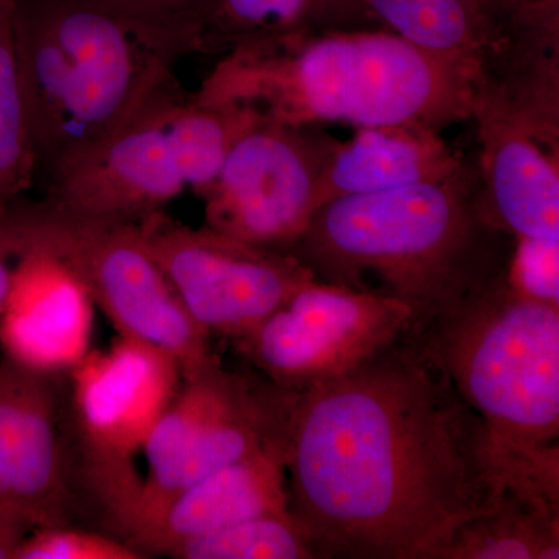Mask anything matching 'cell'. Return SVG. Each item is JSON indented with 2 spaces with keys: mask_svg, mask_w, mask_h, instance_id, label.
Wrapping results in <instances>:
<instances>
[{
  "mask_svg": "<svg viewBox=\"0 0 559 559\" xmlns=\"http://www.w3.org/2000/svg\"><path fill=\"white\" fill-rule=\"evenodd\" d=\"M336 143L316 127L261 120L235 143L202 194L205 226L252 245L288 249L320 209V178Z\"/></svg>",
  "mask_w": 559,
  "mask_h": 559,
  "instance_id": "30bf717a",
  "label": "cell"
},
{
  "mask_svg": "<svg viewBox=\"0 0 559 559\" xmlns=\"http://www.w3.org/2000/svg\"><path fill=\"white\" fill-rule=\"evenodd\" d=\"M68 380L75 473L123 539L143 485L135 457L182 385V370L164 349L117 336L106 352L92 349Z\"/></svg>",
  "mask_w": 559,
  "mask_h": 559,
  "instance_id": "52a82bcc",
  "label": "cell"
},
{
  "mask_svg": "<svg viewBox=\"0 0 559 559\" xmlns=\"http://www.w3.org/2000/svg\"><path fill=\"white\" fill-rule=\"evenodd\" d=\"M507 282L525 299L559 307V238L516 237Z\"/></svg>",
  "mask_w": 559,
  "mask_h": 559,
  "instance_id": "d4e9b609",
  "label": "cell"
},
{
  "mask_svg": "<svg viewBox=\"0 0 559 559\" xmlns=\"http://www.w3.org/2000/svg\"><path fill=\"white\" fill-rule=\"evenodd\" d=\"M367 20L362 0H310L304 28H360Z\"/></svg>",
  "mask_w": 559,
  "mask_h": 559,
  "instance_id": "484cf974",
  "label": "cell"
},
{
  "mask_svg": "<svg viewBox=\"0 0 559 559\" xmlns=\"http://www.w3.org/2000/svg\"><path fill=\"white\" fill-rule=\"evenodd\" d=\"M474 68V120L507 121L559 139V0L491 22Z\"/></svg>",
  "mask_w": 559,
  "mask_h": 559,
  "instance_id": "7c38bea8",
  "label": "cell"
},
{
  "mask_svg": "<svg viewBox=\"0 0 559 559\" xmlns=\"http://www.w3.org/2000/svg\"><path fill=\"white\" fill-rule=\"evenodd\" d=\"M310 0H219L205 53H226L242 40L304 28Z\"/></svg>",
  "mask_w": 559,
  "mask_h": 559,
  "instance_id": "603a6c76",
  "label": "cell"
},
{
  "mask_svg": "<svg viewBox=\"0 0 559 559\" xmlns=\"http://www.w3.org/2000/svg\"><path fill=\"white\" fill-rule=\"evenodd\" d=\"M128 540L106 533L60 527L36 528L21 544L16 559H145Z\"/></svg>",
  "mask_w": 559,
  "mask_h": 559,
  "instance_id": "cb8c5ba5",
  "label": "cell"
},
{
  "mask_svg": "<svg viewBox=\"0 0 559 559\" xmlns=\"http://www.w3.org/2000/svg\"><path fill=\"white\" fill-rule=\"evenodd\" d=\"M14 43L35 182L176 81L175 62L100 0H14Z\"/></svg>",
  "mask_w": 559,
  "mask_h": 559,
  "instance_id": "5b68a950",
  "label": "cell"
},
{
  "mask_svg": "<svg viewBox=\"0 0 559 559\" xmlns=\"http://www.w3.org/2000/svg\"><path fill=\"white\" fill-rule=\"evenodd\" d=\"M466 165L440 130L428 124L401 121L356 128L348 142L337 140L323 168L320 207L336 198L441 182Z\"/></svg>",
  "mask_w": 559,
  "mask_h": 559,
  "instance_id": "2e32d148",
  "label": "cell"
},
{
  "mask_svg": "<svg viewBox=\"0 0 559 559\" xmlns=\"http://www.w3.org/2000/svg\"><path fill=\"white\" fill-rule=\"evenodd\" d=\"M411 331L412 312L399 300L316 280L234 344L275 388L300 393Z\"/></svg>",
  "mask_w": 559,
  "mask_h": 559,
  "instance_id": "9c48e42d",
  "label": "cell"
},
{
  "mask_svg": "<svg viewBox=\"0 0 559 559\" xmlns=\"http://www.w3.org/2000/svg\"><path fill=\"white\" fill-rule=\"evenodd\" d=\"M516 238L492 219L479 165L447 180L326 202L286 249L319 282L389 297L428 331L506 274Z\"/></svg>",
  "mask_w": 559,
  "mask_h": 559,
  "instance_id": "7a4b0ae2",
  "label": "cell"
},
{
  "mask_svg": "<svg viewBox=\"0 0 559 559\" xmlns=\"http://www.w3.org/2000/svg\"><path fill=\"white\" fill-rule=\"evenodd\" d=\"M476 121L489 215L514 238H559V140L507 121Z\"/></svg>",
  "mask_w": 559,
  "mask_h": 559,
  "instance_id": "9a60e30c",
  "label": "cell"
},
{
  "mask_svg": "<svg viewBox=\"0 0 559 559\" xmlns=\"http://www.w3.org/2000/svg\"><path fill=\"white\" fill-rule=\"evenodd\" d=\"M95 304L68 264L46 252H17L0 312L3 356L27 369L69 374L92 352Z\"/></svg>",
  "mask_w": 559,
  "mask_h": 559,
  "instance_id": "4fadbf2b",
  "label": "cell"
},
{
  "mask_svg": "<svg viewBox=\"0 0 559 559\" xmlns=\"http://www.w3.org/2000/svg\"><path fill=\"white\" fill-rule=\"evenodd\" d=\"M138 24L173 62L205 53L219 0H100Z\"/></svg>",
  "mask_w": 559,
  "mask_h": 559,
  "instance_id": "7402d4cb",
  "label": "cell"
},
{
  "mask_svg": "<svg viewBox=\"0 0 559 559\" xmlns=\"http://www.w3.org/2000/svg\"><path fill=\"white\" fill-rule=\"evenodd\" d=\"M286 444L224 466L183 489L128 543L146 558L210 533L266 514L289 513Z\"/></svg>",
  "mask_w": 559,
  "mask_h": 559,
  "instance_id": "5bb4252c",
  "label": "cell"
},
{
  "mask_svg": "<svg viewBox=\"0 0 559 559\" xmlns=\"http://www.w3.org/2000/svg\"><path fill=\"white\" fill-rule=\"evenodd\" d=\"M559 503L506 488L495 510L463 525L440 559H558Z\"/></svg>",
  "mask_w": 559,
  "mask_h": 559,
  "instance_id": "e0dca14e",
  "label": "cell"
},
{
  "mask_svg": "<svg viewBox=\"0 0 559 559\" xmlns=\"http://www.w3.org/2000/svg\"><path fill=\"white\" fill-rule=\"evenodd\" d=\"M415 337L484 419L507 487L559 502V307L506 272Z\"/></svg>",
  "mask_w": 559,
  "mask_h": 559,
  "instance_id": "277c9868",
  "label": "cell"
},
{
  "mask_svg": "<svg viewBox=\"0 0 559 559\" xmlns=\"http://www.w3.org/2000/svg\"><path fill=\"white\" fill-rule=\"evenodd\" d=\"M285 466L314 559H440L507 488L484 419L411 334L294 393Z\"/></svg>",
  "mask_w": 559,
  "mask_h": 559,
  "instance_id": "6da1fadb",
  "label": "cell"
},
{
  "mask_svg": "<svg viewBox=\"0 0 559 559\" xmlns=\"http://www.w3.org/2000/svg\"><path fill=\"white\" fill-rule=\"evenodd\" d=\"M14 252L46 250L68 264L119 336L148 342L178 360L183 380L219 364L212 336L183 307L140 240L135 224L81 219L24 198L0 213Z\"/></svg>",
  "mask_w": 559,
  "mask_h": 559,
  "instance_id": "8992f818",
  "label": "cell"
},
{
  "mask_svg": "<svg viewBox=\"0 0 559 559\" xmlns=\"http://www.w3.org/2000/svg\"><path fill=\"white\" fill-rule=\"evenodd\" d=\"M362 5L369 20L412 46L476 72L489 33L481 0H362Z\"/></svg>",
  "mask_w": 559,
  "mask_h": 559,
  "instance_id": "ac0fdd59",
  "label": "cell"
},
{
  "mask_svg": "<svg viewBox=\"0 0 559 559\" xmlns=\"http://www.w3.org/2000/svg\"><path fill=\"white\" fill-rule=\"evenodd\" d=\"M261 120L249 106L205 105L182 92L168 112L167 135L186 186L202 197L235 143Z\"/></svg>",
  "mask_w": 559,
  "mask_h": 559,
  "instance_id": "d6986e66",
  "label": "cell"
},
{
  "mask_svg": "<svg viewBox=\"0 0 559 559\" xmlns=\"http://www.w3.org/2000/svg\"><path fill=\"white\" fill-rule=\"evenodd\" d=\"M476 72L389 31L297 28L231 47L194 92L205 105H245L294 127L428 124L473 119Z\"/></svg>",
  "mask_w": 559,
  "mask_h": 559,
  "instance_id": "3957f363",
  "label": "cell"
},
{
  "mask_svg": "<svg viewBox=\"0 0 559 559\" xmlns=\"http://www.w3.org/2000/svg\"><path fill=\"white\" fill-rule=\"evenodd\" d=\"M35 173L14 43V0H0V213L35 186Z\"/></svg>",
  "mask_w": 559,
  "mask_h": 559,
  "instance_id": "ffe728a7",
  "label": "cell"
},
{
  "mask_svg": "<svg viewBox=\"0 0 559 559\" xmlns=\"http://www.w3.org/2000/svg\"><path fill=\"white\" fill-rule=\"evenodd\" d=\"M178 80L119 131L70 154L36 179L47 204L81 219L138 224L186 189L167 135Z\"/></svg>",
  "mask_w": 559,
  "mask_h": 559,
  "instance_id": "8fae6325",
  "label": "cell"
},
{
  "mask_svg": "<svg viewBox=\"0 0 559 559\" xmlns=\"http://www.w3.org/2000/svg\"><path fill=\"white\" fill-rule=\"evenodd\" d=\"M135 227L183 307L212 337L241 340L318 280L286 250L237 240L209 226H183L165 212Z\"/></svg>",
  "mask_w": 559,
  "mask_h": 559,
  "instance_id": "ba28073f",
  "label": "cell"
},
{
  "mask_svg": "<svg viewBox=\"0 0 559 559\" xmlns=\"http://www.w3.org/2000/svg\"><path fill=\"white\" fill-rule=\"evenodd\" d=\"M175 559H314L289 513L266 514L183 543Z\"/></svg>",
  "mask_w": 559,
  "mask_h": 559,
  "instance_id": "44dd1931",
  "label": "cell"
},
{
  "mask_svg": "<svg viewBox=\"0 0 559 559\" xmlns=\"http://www.w3.org/2000/svg\"><path fill=\"white\" fill-rule=\"evenodd\" d=\"M540 2H547V0H481V5L487 14L488 24H491V22L509 16L514 11Z\"/></svg>",
  "mask_w": 559,
  "mask_h": 559,
  "instance_id": "83f0119b",
  "label": "cell"
},
{
  "mask_svg": "<svg viewBox=\"0 0 559 559\" xmlns=\"http://www.w3.org/2000/svg\"><path fill=\"white\" fill-rule=\"evenodd\" d=\"M16 259V253H14L5 231L0 226V312L5 307L7 297H9Z\"/></svg>",
  "mask_w": 559,
  "mask_h": 559,
  "instance_id": "4316f807",
  "label": "cell"
}]
</instances>
